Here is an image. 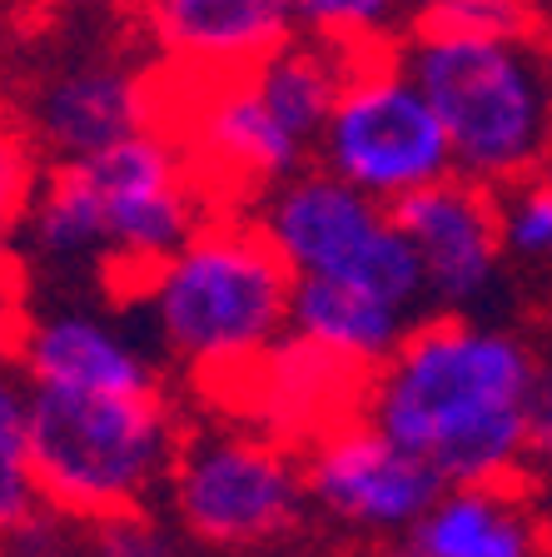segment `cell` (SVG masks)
<instances>
[{"instance_id": "1", "label": "cell", "mask_w": 552, "mask_h": 557, "mask_svg": "<svg viewBox=\"0 0 552 557\" xmlns=\"http://www.w3.org/2000/svg\"><path fill=\"white\" fill-rule=\"evenodd\" d=\"M548 363L503 324L424 313L368 379L364 418L449 483H518L532 394Z\"/></svg>"}, {"instance_id": "11", "label": "cell", "mask_w": 552, "mask_h": 557, "mask_svg": "<svg viewBox=\"0 0 552 557\" xmlns=\"http://www.w3.org/2000/svg\"><path fill=\"white\" fill-rule=\"evenodd\" d=\"M393 214L424 269L428 313H473L493 299L507 269L493 189L453 174L443 185L403 199Z\"/></svg>"}, {"instance_id": "21", "label": "cell", "mask_w": 552, "mask_h": 557, "mask_svg": "<svg viewBox=\"0 0 552 557\" xmlns=\"http://www.w3.org/2000/svg\"><path fill=\"white\" fill-rule=\"evenodd\" d=\"M40 154L25 139V129L15 120L0 115V284L11 278L15 249L25 234V214H30L35 185H40Z\"/></svg>"}, {"instance_id": "23", "label": "cell", "mask_w": 552, "mask_h": 557, "mask_svg": "<svg viewBox=\"0 0 552 557\" xmlns=\"http://www.w3.org/2000/svg\"><path fill=\"white\" fill-rule=\"evenodd\" d=\"M50 15H70V21H115V15H135L139 0H30Z\"/></svg>"}, {"instance_id": "22", "label": "cell", "mask_w": 552, "mask_h": 557, "mask_svg": "<svg viewBox=\"0 0 552 557\" xmlns=\"http://www.w3.org/2000/svg\"><path fill=\"white\" fill-rule=\"evenodd\" d=\"M518 487L528 493L532 508H538L542 518H548V528H552V363L542 369V383H538V394H532Z\"/></svg>"}, {"instance_id": "13", "label": "cell", "mask_w": 552, "mask_h": 557, "mask_svg": "<svg viewBox=\"0 0 552 557\" xmlns=\"http://www.w3.org/2000/svg\"><path fill=\"white\" fill-rule=\"evenodd\" d=\"M30 388H81V394H150L164 388L155 348L135 338L120 319L95 309L30 313L11 348Z\"/></svg>"}, {"instance_id": "20", "label": "cell", "mask_w": 552, "mask_h": 557, "mask_svg": "<svg viewBox=\"0 0 552 557\" xmlns=\"http://www.w3.org/2000/svg\"><path fill=\"white\" fill-rule=\"evenodd\" d=\"M498 230L507 264L552 274V174H532L498 189Z\"/></svg>"}, {"instance_id": "26", "label": "cell", "mask_w": 552, "mask_h": 557, "mask_svg": "<svg viewBox=\"0 0 552 557\" xmlns=\"http://www.w3.org/2000/svg\"><path fill=\"white\" fill-rule=\"evenodd\" d=\"M538 15H542V30L552 35V0H538Z\"/></svg>"}, {"instance_id": "3", "label": "cell", "mask_w": 552, "mask_h": 557, "mask_svg": "<svg viewBox=\"0 0 552 557\" xmlns=\"http://www.w3.org/2000/svg\"><path fill=\"white\" fill-rule=\"evenodd\" d=\"M130 299L155 348L209 398L289 338L294 274L254 214L224 209L139 278Z\"/></svg>"}, {"instance_id": "17", "label": "cell", "mask_w": 552, "mask_h": 557, "mask_svg": "<svg viewBox=\"0 0 552 557\" xmlns=\"http://www.w3.org/2000/svg\"><path fill=\"white\" fill-rule=\"evenodd\" d=\"M11 557H174V537L150 508L110 512V518H75L60 508H40L11 543Z\"/></svg>"}, {"instance_id": "5", "label": "cell", "mask_w": 552, "mask_h": 557, "mask_svg": "<svg viewBox=\"0 0 552 557\" xmlns=\"http://www.w3.org/2000/svg\"><path fill=\"white\" fill-rule=\"evenodd\" d=\"M184 418L170 388L81 394L30 388V458L40 498L75 518L150 508L180 453Z\"/></svg>"}, {"instance_id": "7", "label": "cell", "mask_w": 552, "mask_h": 557, "mask_svg": "<svg viewBox=\"0 0 552 557\" xmlns=\"http://www.w3.org/2000/svg\"><path fill=\"white\" fill-rule=\"evenodd\" d=\"M294 278H329L428 313L424 269L398 214L358 195L323 164H309L249 209Z\"/></svg>"}, {"instance_id": "15", "label": "cell", "mask_w": 552, "mask_h": 557, "mask_svg": "<svg viewBox=\"0 0 552 557\" xmlns=\"http://www.w3.org/2000/svg\"><path fill=\"white\" fill-rule=\"evenodd\" d=\"M548 533L518 483H449L408 543L424 557H542Z\"/></svg>"}, {"instance_id": "24", "label": "cell", "mask_w": 552, "mask_h": 557, "mask_svg": "<svg viewBox=\"0 0 552 557\" xmlns=\"http://www.w3.org/2000/svg\"><path fill=\"white\" fill-rule=\"evenodd\" d=\"M463 5H473V0H403L408 25L414 21H438V15H449V11H463Z\"/></svg>"}, {"instance_id": "25", "label": "cell", "mask_w": 552, "mask_h": 557, "mask_svg": "<svg viewBox=\"0 0 552 557\" xmlns=\"http://www.w3.org/2000/svg\"><path fill=\"white\" fill-rule=\"evenodd\" d=\"M368 557H424V553H418L414 543H383V547H373Z\"/></svg>"}, {"instance_id": "6", "label": "cell", "mask_w": 552, "mask_h": 557, "mask_svg": "<svg viewBox=\"0 0 552 557\" xmlns=\"http://www.w3.org/2000/svg\"><path fill=\"white\" fill-rule=\"evenodd\" d=\"M164 508L209 553H269L314 518L304 453L234 418L184 429L164 478Z\"/></svg>"}, {"instance_id": "19", "label": "cell", "mask_w": 552, "mask_h": 557, "mask_svg": "<svg viewBox=\"0 0 552 557\" xmlns=\"http://www.w3.org/2000/svg\"><path fill=\"white\" fill-rule=\"evenodd\" d=\"M294 35H314L344 50H379L408 30L403 0H284Z\"/></svg>"}, {"instance_id": "8", "label": "cell", "mask_w": 552, "mask_h": 557, "mask_svg": "<svg viewBox=\"0 0 552 557\" xmlns=\"http://www.w3.org/2000/svg\"><path fill=\"white\" fill-rule=\"evenodd\" d=\"M314 164L389 209L458 174L449 129L398 60V40L354 55Z\"/></svg>"}, {"instance_id": "28", "label": "cell", "mask_w": 552, "mask_h": 557, "mask_svg": "<svg viewBox=\"0 0 552 557\" xmlns=\"http://www.w3.org/2000/svg\"><path fill=\"white\" fill-rule=\"evenodd\" d=\"M548 174H552V170H548Z\"/></svg>"}, {"instance_id": "27", "label": "cell", "mask_w": 552, "mask_h": 557, "mask_svg": "<svg viewBox=\"0 0 552 557\" xmlns=\"http://www.w3.org/2000/svg\"><path fill=\"white\" fill-rule=\"evenodd\" d=\"M0 557H11V553H5V547H0Z\"/></svg>"}, {"instance_id": "9", "label": "cell", "mask_w": 552, "mask_h": 557, "mask_svg": "<svg viewBox=\"0 0 552 557\" xmlns=\"http://www.w3.org/2000/svg\"><path fill=\"white\" fill-rule=\"evenodd\" d=\"M160 120V85L120 46H75L35 70L21 90L25 139L46 164L90 160Z\"/></svg>"}, {"instance_id": "16", "label": "cell", "mask_w": 552, "mask_h": 557, "mask_svg": "<svg viewBox=\"0 0 552 557\" xmlns=\"http://www.w3.org/2000/svg\"><path fill=\"white\" fill-rule=\"evenodd\" d=\"M424 313L403 309L379 294L329 284V278H294V309H289V334L309 338L314 348L344 359L358 373H379L398 354V344L414 334Z\"/></svg>"}, {"instance_id": "4", "label": "cell", "mask_w": 552, "mask_h": 557, "mask_svg": "<svg viewBox=\"0 0 552 557\" xmlns=\"http://www.w3.org/2000/svg\"><path fill=\"white\" fill-rule=\"evenodd\" d=\"M408 65L449 129L453 164L483 189L552 170V35L414 21L398 35Z\"/></svg>"}, {"instance_id": "14", "label": "cell", "mask_w": 552, "mask_h": 557, "mask_svg": "<svg viewBox=\"0 0 552 557\" xmlns=\"http://www.w3.org/2000/svg\"><path fill=\"white\" fill-rule=\"evenodd\" d=\"M130 21L184 81L244 75L294 35L284 0H139Z\"/></svg>"}, {"instance_id": "12", "label": "cell", "mask_w": 552, "mask_h": 557, "mask_svg": "<svg viewBox=\"0 0 552 557\" xmlns=\"http://www.w3.org/2000/svg\"><path fill=\"white\" fill-rule=\"evenodd\" d=\"M368 379L373 373L348 369L344 359L314 348L309 338L289 334L254 369H244L240 379L214 388L209 398L219 404V418L249 423V429L269 433V438H284L294 448H304L323 429L364 413Z\"/></svg>"}, {"instance_id": "18", "label": "cell", "mask_w": 552, "mask_h": 557, "mask_svg": "<svg viewBox=\"0 0 552 557\" xmlns=\"http://www.w3.org/2000/svg\"><path fill=\"white\" fill-rule=\"evenodd\" d=\"M46 508L30 458V383L0 354V543H11L35 512Z\"/></svg>"}, {"instance_id": "10", "label": "cell", "mask_w": 552, "mask_h": 557, "mask_svg": "<svg viewBox=\"0 0 552 557\" xmlns=\"http://www.w3.org/2000/svg\"><path fill=\"white\" fill-rule=\"evenodd\" d=\"M299 453L314 512L323 522H334L339 533L379 547L414 533L418 518L449 487V478L433 463H424L414 448L393 443L364 413L323 429Z\"/></svg>"}, {"instance_id": "2", "label": "cell", "mask_w": 552, "mask_h": 557, "mask_svg": "<svg viewBox=\"0 0 552 557\" xmlns=\"http://www.w3.org/2000/svg\"><path fill=\"white\" fill-rule=\"evenodd\" d=\"M219 214L170 125H145L90 160L46 164L25 214V255L50 269L95 264L135 289Z\"/></svg>"}]
</instances>
